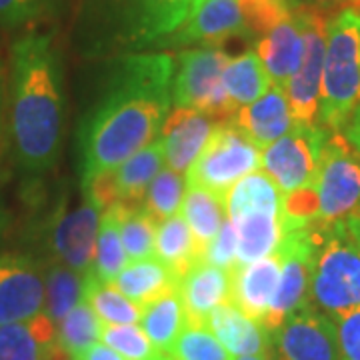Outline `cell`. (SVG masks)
Returning <instances> with one entry per match:
<instances>
[{"mask_svg":"<svg viewBox=\"0 0 360 360\" xmlns=\"http://www.w3.org/2000/svg\"><path fill=\"white\" fill-rule=\"evenodd\" d=\"M340 360H360V309L336 319Z\"/></svg>","mask_w":360,"mask_h":360,"instance_id":"42","label":"cell"},{"mask_svg":"<svg viewBox=\"0 0 360 360\" xmlns=\"http://www.w3.org/2000/svg\"><path fill=\"white\" fill-rule=\"evenodd\" d=\"M206 328L219 338L232 359L238 356H270L272 333L262 324L250 321L231 302L212 310L206 319Z\"/></svg>","mask_w":360,"mask_h":360,"instance_id":"19","label":"cell"},{"mask_svg":"<svg viewBox=\"0 0 360 360\" xmlns=\"http://www.w3.org/2000/svg\"><path fill=\"white\" fill-rule=\"evenodd\" d=\"M155 255L168 270H172V274L179 281H182V276L193 269L198 260H202L193 232L180 212L162 220L160 226H156Z\"/></svg>","mask_w":360,"mask_h":360,"instance_id":"26","label":"cell"},{"mask_svg":"<svg viewBox=\"0 0 360 360\" xmlns=\"http://www.w3.org/2000/svg\"><path fill=\"white\" fill-rule=\"evenodd\" d=\"M298 6H310V8H319V11H328L336 4H348V0H292Z\"/></svg>","mask_w":360,"mask_h":360,"instance_id":"45","label":"cell"},{"mask_svg":"<svg viewBox=\"0 0 360 360\" xmlns=\"http://www.w3.org/2000/svg\"><path fill=\"white\" fill-rule=\"evenodd\" d=\"M272 345L281 360H340L336 322L310 302L272 330Z\"/></svg>","mask_w":360,"mask_h":360,"instance_id":"11","label":"cell"},{"mask_svg":"<svg viewBox=\"0 0 360 360\" xmlns=\"http://www.w3.org/2000/svg\"><path fill=\"white\" fill-rule=\"evenodd\" d=\"M180 298L184 304L188 324H202L212 310L229 302L231 272L219 269L206 260H198L179 284Z\"/></svg>","mask_w":360,"mask_h":360,"instance_id":"20","label":"cell"},{"mask_svg":"<svg viewBox=\"0 0 360 360\" xmlns=\"http://www.w3.org/2000/svg\"><path fill=\"white\" fill-rule=\"evenodd\" d=\"M281 257V281L264 319L266 330H276L283 321L309 302L310 226L284 232L274 250Z\"/></svg>","mask_w":360,"mask_h":360,"instance_id":"12","label":"cell"},{"mask_svg":"<svg viewBox=\"0 0 360 360\" xmlns=\"http://www.w3.org/2000/svg\"><path fill=\"white\" fill-rule=\"evenodd\" d=\"M77 360H127L122 354H118L116 350L106 347L104 342H96L92 345L89 350H84Z\"/></svg>","mask_w":360,"mask_h":360,"instance_id":"43","label":"cell"},{"mask_svg":"<svg viewBox=\"0 0 360 360\" xmlns=\"http://www.w3.org/2000/svg\"><path fill=\"white\" fill-rule=\"evenodd\" d=\"M155 360H170V359H168L167 354H158V356H156Z\"/></svg>","mask_w":360,"mask_h":360,"instance_id":"49","label":"cell"},{"mask_svg":"<svg viewBox=\"0 0 360 360\" xmlns=\"http://www.w3.org/2000/svg\"><path fill=\"white\" fill-rule=\"evenodd\" d=\"M82 296L86 298L103 324H139L142 307L129 300L112 283H103L90 270L82 278Z\"/></svg>","mask_w":360,"mask_h":360,"instance_id":"31","label":"cell"},{"mask_svg":"<svg viewBox=\"0 0 360 360\" xmlns=\"http://www.w3.org/2000/svg\"><path fill=\"white\" fill-rule=\"evenodd\" d=\"M309 302L333 321L360 309V248L345 220L310 226Z\"/></svg>","mask_w":360,"mask_h":360,"instance_id":"4","label":"cell"},{"mask_svg":"<svg viewBox=\"0 0 360 360\" xmlns=\"http://www.w3.org/2000/svg\"><path fill=\"white\" fill-rule=\"evenodd\" d=\"M232 224L236 226V236H238L236 266L270 257L283 238L281 217L274 214H260V212L245 214L232 219Z\"/></svg>","mask_w":360,"mask_h":360,"instance_id":"28","label":"cell"},{"mask_svg":"<svg viewBox=\"0 0 360 360\" xmlns=\"http://www.w3.org/2000/svg\"><path fill=\"white\" fill-rule=\"evenodd\" d=\"M248 39L258 40L295 14L292 0H238Z\"/></svg>","mask_w":360,"mask_h":360,"instance_id":"38","label":"cell"},{"mask_svg":"<svg viewBox=\"0 0 360 360\" xmlns=\"http://www.w3.org/2000/svg\"><path fill=\"white\" fill-rule=\"evenodd\" d=\"M281 281V257L272 252L270 257L234 266L231 270V295L229 302L234 304L250 321L264 326L272 298L276 295Z\"/></svg>","mask_w":360,"mask_h":360,"instance_id":"16","label":"cell"},{"mask_svg":"<svg viewBox=\"0 0 360 360\" xmlns=\"http://www.w3.org/2000/svg\"><path fill=\"white\" fill-rule=\"evenodd\" d=\"M129 257L120 240L118 220L112 208H106L101 217L96 234V252H94V274L103 283H115L118 272L127 266Z\"/></svg>","mask_w":360,"mask_h":360,"instance_id":"35","label":"cell"},{"mask_svg":"<svg viewBox=\"0 0 360 360\" xmlns=\"http://www.w3.org/2000/svg\"><path fill=\"white\" fill-rule=\"evenodd\" d=\"M340 134L347 139L348 144H350L356 153H360V103L359 106L354 108V112H352L350 120H348L347 127H345V130H342Z\"/></svg>","mask_w":360,"mask_h":360,"instance_id":"44","label":"cell"},{"mask_svg":"<svg viewBox=\"0 0 360 360\" xmlns=\"http://www.w3.org/2000/svg\"><path fill=\"white\" fill-rule=\"evenodd\" d=\"M162 165H165V146L160 139H156L136 155L130 156L129 160L122 162L116 170H112L110 174H112L118 202L142 205L144 194L156 174L162 170Z\"/></svg>","mask_w":360,"mask_h":360,"instance_id":"23","label":"cell"},{"mask_svg":"<svg viewBox=\"0 0 360 360\" xmlns=\"http://www.w3.org/2000/svg\"><path fill=\"white\" fill-rule=\"evenodd\" d=\"M167 356L170 360H232L219 338L202 324H186Z\"/></svg>","mask_w":360,"mask_h":360,"instance_id":"37","label":"cell"},{"mask_svg":"<svg viewBox=\"0 0 360 360\" xmlns=\"http://www.w3.org/2000/svg\"><path fill=\"white\" fill-rule=\"evenodd\" d=\"M82 274L56 262L44 274V314L54 324L65 319L82 298Z\"/></svg>","mask_w":360,"mask_h":360,"instance_id":"34","label":"cell"},{"mask_svg":"<svg viewBox=\"0 0 360 360\" xmlns=\"http://www.w3.org/2000/svg\"><path fill=\"white\" fill-rule=\"evenodd\" d=\"M214 127L217 122L200 110L174 106L168 112L158 136L165 146V160L170 170L179 174L186 172L196 156L202 153Z\"/></svg>","mask_w":360,"mask_h":360,"instance_id":"17","label":"cell"},{"mask_svg":"<svg viewBox=\"0 0 360 360\" xmlns=\"http://www.w3.org/2000/svg\"><path fill=\"white\" fill-rule=\"evenodd\" d=\"M56 348V324L44 312L0 326V360H51Z\"/></svg>","mask_w":360,"mask_h":360,"instance_id":"22","label":"cell"},{"mask_svg":"<svg viewBox=\"0 0 360 360\" xmlns=\"http://www.w3.org/2000/svg\"><path fill=\"white\" fill-rule=\"evenodd\" d=\"M184 198V179L182 174L165 168L150 182L148 191L144 194L142 208L153 217L156 224L162 220L170 219L172 214L180 212Z\"/></svg>","mask_w":360,"mask_h":360,"instance_id":"36","label":"cell"},{"mask_svg":"<svg viewBox=\"0 0 360 360\" xmlns=\"http://www.w3.org/2000/svg\"><path fill=\"white\" fill-rule=\"evenodd\" d=\"M60 0H0V26L18 28L51 18Z\"/></svg>","mask_w":360,"mask_h":360,"instance_id":"40","label":"cell"},{"mask_svg":"<svg viewBox=\"0 0 360 360\" xmlns=\"http://www.w3.org/2000/svg\"><path fill=\"white\" fill-rule=\"evenodd\" d=\"M202 2H205V0H198V6H200V4H202Z\"/></svg>","mask_w":360,"mask_h":360,"instance_id":"50","label":"cell"},{"mask_svg":"<svg viewBox=\"0 0 360 360\" xmlns=\"http://www.w3.org/2000/svg\"><path fill=\"white\" fill-rule=\"evenodd\" d=\"M255 52L264 66L270 82L286 89L288 80L298 70L304 52V39L296 14L274 26L264 37H260Z\"/></svg>","mask_w":360,"mask_h":360,"instance_id":"21","label":"cell"},{"mask_svg":"<svg viewBox=\"0 0 360 360\" xmlns=\"http://www.w3.org/2000/svg\"><path fill=\"white\" fill-rule=\"evenodd\" d=\"M180 208H182L180 214L186 220L188 229L193 232L194 240L198 245V250L202 255V260H205L206 248L214 240V236L219 234L220 226L226 219L224 202L220 198H217L214 194L208 193V191L188 186Z\"/></svg>","mask_w":360,"mask_h":360,"instance_id":"30","label":"cell"},{"mask_svg":"<svg viewBox=\"0 0 360 360\" xmlns=\"http://www.w3.org/2000/svg\"><path fill=\"white\" fill-rule=\"evenodd\" d=\"M101 340L127 360H155L160 354L139 324H103Z\"/></svg>","mask_w":360,"mask_h":360,"instance_id":"39","label":"cell"},{"mask_svg":"<svg viewBox=\"0 0 360 360\" xmlns=\"http://www.w3.org/2000/svg\"><path fill=\"white\" fill-rule=\"evenodd\" d=\"M295 14L300 22L304 52L300 66L295 77L286 84V101L292 124L312 127L319 118V104H321V82L322 66H324V51H326V30H328V16L324 11L310 8V6H295Z\"/></svg>","mask_w":360,"mask_h":360,"instance_id":"8","label":"cell"},{"mask_svg":"<svg viewBox=\"0 0 360 360\" xmlns=\"http://www.w3.org/2000/svg\"><path fill=\"white\" fill-rule=\"evenodd\" d=\"M103 322L96 316L86 298L82 296L75 309L66 314L56 326V347L63 350L66 356L78 359L84 350H89L92 345L101 338Z\"/></svg>","mask_w":360,"mask_h":360,"instance_id":"33","label":"cell"},{"mask_svg":"<svg viewBox=\"0 0 360 360\" xmlns=\"http://www.w3.org/2000/svg\"><path fill=\"white\" fill-rule=\"evenodd\" d=\"M11 136L18 162L44 172L56 162L63 139V65L51 34L28 32L11 52Z\"/></svg>","mask_w":360,"mask_h":360,"instance_id":"2","label":"cell"},{"mask_svg":"<svg viewBox=\"0 0 360 360\" xmlns=\"http://www.w3.org/2000/svg\"><path fill=\"white\" fill-rule=\"evenodd\" d=\"M348 4H350L348 8H354V11H359L360 13V0H348Z\"/></svg>","mask_w":360,"mask_h":360,"instance_id":"48","label":"cell"},{"mask_svg":"<svg viewBox=\"0 0 360 360\" xmlns=\"http://www.w3.org/2000/svg\"><path fill=\"white\" fill-rule=\"evenodd\" d=\"M330 130L319 124H292L284 136L260 155V167L283 194L316 184L324 142Z\"/></svg>","mask_w":360,"mask_h":360,"instance_id":"10","label":"cell"},{"mask_svg":"<svg viewBox=\"0 0 360 360\" xmlns=\"http://www.w3.org/2000/svg\"><path fill=\"white\" fill-rule=\"evenodd\" d=\"M118 220L120 240L129 260H144L155 255L156 222L142 208V205H118L110 206Z\"/></svg>","mask_w":360,"mask_h":360,"instance_id":"32","label":"cell"},{"mask_svg":"<svg viewBox=\"0 0 360 360\" xmlns=\"http://www.w3.org/2000/svg\"><path fill=\"white\" fill-rule=\"evenodd\" d=\"M345 224H347L348 232L352 236V240L356 243V246L360 248V208H356L348 219H345Z\"/></svg>","mask_w":360,"mask_h":360,"instance_id":"46","label":"cell"},{"mask_svg":"<svg viewBox=\"0 0 360 360\" xmlns=\"http://www.w3.org/2000/svg\"><path fill=\"white\" fill-rule=\"evenodd\" d=\"M360 103V13L345 8L328 20L319 120L342 132Z\"/></svg>","mask_w":360,"mask_h":360,"instance_id":"5","label":"cell"},{"mask_svg":"<svg viewBox=\"0 0 360 360\" xmlns=\"http://www.w3.org/2000/svg\"><path fill=\"white\" fill-rule=\"evenodd\" d=\"M176 60L165 52L120 54L78 134L80 184L112 172L160 136L172 104Z\"/></svg>","mask_w":360,"mask_h":360,"instance_id":"1","label":"cell"},{"mask_svg":"<svg viewBox=\"0 0 360 360\" xmlns=\"http://www.w3.org/2000/svg\"><path fill=\"white\" fill-rule=\"evenodd\" d=\"M319 219L314 224H333L360 208V153L340 132H328L316 176Z\"/></svg>","mask_w":360,"mask_h":360,"instance_id":"9","label":"cell"},{"mask_svg":"<svg viewBox=\"0 0 360 360\" xmlns=\"http://www.w3.org/2000/svg\"><path fill=\"white\" fill-rule=\"evenodd\" d=\"M238 37L248 39L238 0H205L188 18V22L180 26L158 46L200 44L202 49H219L226 40Z\"/></svg>","mask_w":360,"mask_h":360,"instance_id":"15","label":"cell"},{"mask_svg":"<svg viewBox=\"0 0 360 360\" xmlns=\"http://www.w3.org/2000/svg\"><path fill=\"white\" fill-rule=\"evenodd\" d=\"M112 284L129 300L144 307L158 296L176 290L180 281L172 274V270H168L158 258L153 257L144 260H129Z\"/></svg>","mask_w":360,"mask_h":360,"instance_id":"24","label":"cell"},{"mask_svg":"<svg viewBox=\"0 0 360 360\" xmlns=\"http://www.w3.org/2000/svg\"><path fill=\"white\" fill-rule=\"evenodd\" d=\"M198 0H82L80 34L90 54L158 46L186 25Z\"/></svg>","mask_w":360,"mask_h":360,"instance_id":"3","label":"cell"},{"mask_svg":"<svg viewBox=\"0 0 360 360\" xmlns=\"http://www.w3.org/2000/svg\"><path fill=\"white\" fill-rule=\"evenodd\" d=\"M260 150L231 122H219L188 172V186L214 194L224 202L232 186L260 168Z\"/></svg>","mask_w":360,"mask_h":360,"instance_id":"7","label":"cell"},{"mask_svg":"<svg viewBox=\"0 0 360 360\" xmlns=\"http://www.w3.org/2000/svg\"><path fill=\"white\" fill-rule=\"evenodd\" d=\"M283 193L264 172H250L232 186L224 198L226 219H238L245 214H274L281 217Z\"/></svg>","mask_w":360,"mask_h":360,"instance_id":"27","label":"cell"},{"mask_svg":"<svg viewBox=\"0 0 360 360\" xmlns=\"http://www.w3.org/2000/svg\"><path fill=\"white\" fill-rule=\"evenodd\" d=\"M232 360H270L269 356H238V359H232Z\"/></svg>","mask_w":360,"mask_h":360,"instance_id":"47","label":"cell"},{"mask_svg":"<svg viewBox=\"0 0 360 360\" xmlns=\"http://www.w3.org/2000/svg\"><path fill=\"white\" fill-rule=\"evenodd\" d=\"M229 60L231 56L222 49L180 52L172 80L174 106L200 110L217 124L231 122L238 106L229 98L222 84V72Z\"/></svg>","mask_w":360,"mask_h":360,"instance_id":"6","label":"cell"},{"mask_svg":"<svg viewBox=\"0 0 360 360\" xmlns=\"http://www.w3.org/2000/svg\"><path fill=\"white\" fill-rule=\"evenodd\" d=\"M231 124L260 153L269 148L272 142H276L292 129L284 89L270 84V89L258 101L236 110V115L231 118Z\"/></svg>","mask_w":360,"mask_h":360,"instance_id":"18","label":"cell"},{"mask_svg":"<svg viewBox=\"0 0 360 360\" xmlns=\"http://www.w3.org/2000/svg\"><path fill=\"white\" fill-rule=\"evenodd\" d=\"M98 214L101 208L84 194L82 202L77 208H60L51 224L49 243L56 260L66 264L68 269L77 270L82 276L94 269L96 234L101 224Z\"/></svg>","mask_w":360,"mask_h":360,"instance_id":"13","label":"cell"},{"mask_svg":"<svg viewBox=\"0 0 360 360\" xmlns=\"http://www.w3.org/2000/svg\"><path fill=\"white\" fill-rule=\"evenodd\" d=\"M236 252H238L236 226L232 224V220L224 219L219 234L214 236V240L206 248L205 260L214 264V266H219V269L231 272L236 266Z\"/></svg>","mask_w":360,"mask_h":360,"instance_id":"41","label":"cell"},{"mask_svg":"<svg viewBox=\"0 0 360 360\" xmlns=\"http://www.w3.org/2000/svg\"><path fill=\"white\" fill-rule=\"evenodd\" d=\"M44 310V274L22 255L0 257V326L28 321Z\"/></svg>","mask_w":360,"mask_h":360,"instance_id":"14","label":"cell"},{"mask_svg":"<svg viewBox=\"0 0 360 360\" xmlns=\"http://www.w3.org/2000/svg\"><path fill=\"white\" fill-rule=\"evenodd\" d=\"M222 84L232 103L238 108L252 104L270 89V78L255 51H246L226 63Z\"/></svg>","mask_w":360,"mask_h":360,"instance_id":"29","label":"cell"},{"mask_svg":"<svg viewBox=\"0 0 360 360\" xmlns=\"http://www.w3.org/2000/svg\"><path fill=\"white\" fill-rule=\"evenodd\" d=\"M186 312L180 298L179 288L167 295L158 296L142 307L141 328L148 336L156 352L168 354V350L176 342L180 333L186 328Z\"/></svg>","mask_w":360,"mask_h":360,"instance_id":"25","label":"cell"}]
</instances>
